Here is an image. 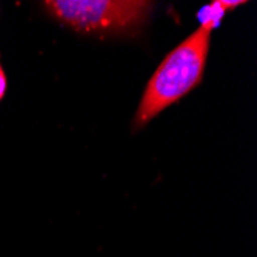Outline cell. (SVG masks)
<instances>
[{
	"label": "cell",
	"instance_id": "1",
	"mask_svg": "<svg viewBox=\"0 0 257 257\" xmlns=\"http://www.w3.org/2000/svg\"><path fill=\"white\" fill-rule=\"evenodd\" d=\"M216 22L217 16L208 17L190 37L162 60L147 83L134 117V128H142L151 122L163 109L180 100L200 83Z\"/></svg>",
	"mask_w": 257,
	"mask_h": 257
},
{
	"label": "cell",
	"instance_id": "2",
	"mask_svg": "<svg viewBox=\"0 0 257 257\" xmlns=\"http://www.w3.org/2000/svg\"><path fill=\"white\" fill-rule=\"evenodd\" d=\"M45 10L65 27L85 34L126 33L148 19L151 2L136 0H48Z\"/></svg>",
	"mask_w": 257,
	"mask_h": 257
},
{
	"label": "cell",
	"instance_id": "3",
	"mask_svg": "<svg viewBox=\"0 0 257 257\" xmlns=\"http://www.w3.org/2000/svg\"><path fill=\"white\" fill-rule=\"evenodd\" d=\"M245 0H219V2H214V8H219L220 11H226V10H234L239 5H245Z\"/></svg>",
	"mask_w": 257,
	"mask_h": 257
},
{
	"label": "cell",
	"instance_id": "4",
	"mask_svg": "<svg viewBox=\"0 0 257 257\" xmlns=\"http://www.w3.org/2000/svg\"><path fill=\"white\" fill-rule=\"evenodd\" d=\"M5 91H7V76H5V71L2 69V66H0V100L4 99Z\"/></svg>",
	"mask_w": 257,
	"mask_h": 257
}]
</instances>
